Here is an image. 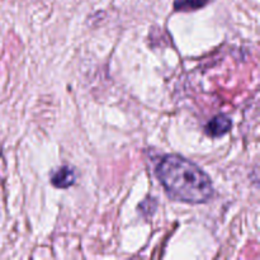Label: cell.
Returning <instances> with one entry per match:
<instances>
[{"label":"cell","instance_id":"6da1fadb","mask_svg":"<svg viewBox=\"0 0 260 260\" xmlns=\"http://www.w3.org/2000/svg\"><path fill=\"white\" fill-rule=\"evenodd\" d=\"M156 175L168 194L187 203H206L212 198L210 177L194 162L179 155H165L156 165Z\"/></svg>","mask_w":260,"mask_h":260},{"label":"cell","instance_id":"7a4b0ae2","mask_svg":"<svg viewBox=\"0 0 260 260\" xmlns=\"http://www.w3.org/2000/svg\"><path fill=\"white\" fill-rule=\"evenodd\" d=\"M231 119L226 116H217L206 124V134L211 137H220L228 134L231 128Z\"/></svg>","mask_w":260,"mask_h":260},{"label":"cell","instance_id":"3957f363","mask_svg":"<svg viewBox=\"0 0 260 260\" xmlns=\"http://www.w3.org/2000/svg\"><path fill=\"white\" fill-rule=\"evenodd\" d=\"M76 180V173L73 168L70 167H61L60 169L56 170L55 174L51 178V182L55 187L60 189L71 187Z\"/></svg>","mask_w":260,"mask_h":260},{"label":"cell","instance_id":"277c9868","mask_svg":"<svg viewBox=\"0 0 260 260\" xmlns=\"http://www.w3.org/2000/svg\"><path fill=\"white\" fill-rule=\"evenodd\" d=\"M210 0H175L174 9L178 12H193L203 8Z\"/></svg>","mask_w":260,"mask_h":260},{"label":"cell","instance_id":"5b68a950","mask_svg":"<svg viewBox=\"0 0 260 260\" xmlns=\"http://www.w3.org/2000/svg\"><path fill=\"white\" fill-rule=\"evenodd\" d=\"M0 154H2V147H0Z\"/></svg>","mask_w":260,"mask_h":260}]
</instances>
